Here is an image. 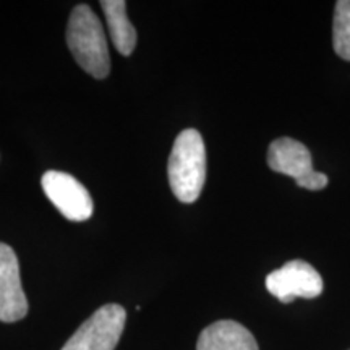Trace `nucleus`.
Wrapping results in <instances>:
<instances>
[{
  "label": "nucleus",
  "instance_id": "39448f33",
  "mask_svg": "<svg viewBox=\"0 0 350 350\" xmlns=\"http://www.w3.org/2000/svg\"><path fill=\"white\" fill-rule=\"evenodd\" d=\"M266 288L282 304H291L297 297L317 299L323 294L325 282L310 262L292 260L266 278Z\"/></svg>",
  "mask_w": 350,
  "mask_h": 350
},
{
  "label": "nucleus",
  "instance_id": "7ed1b4c3",
  "mask_svg": "<svg viewBox=\"0 0 350 350\" xmlns=\"http://www.w3.org/2000/svg\"><path fill=\"white\" fill-rule=\"evenodd\" d=\"M126 321L124 306L107 304L91 314L62 350H116Z\"/></svg>",
  "mask_w": 350,
  "mask_h": 350
},
{
  "label": "nucleus",
  "instance_id": "f257e3e1",
  "mask_svg": "<svg viewBox=\"0 0 350 350\" xmlns=\"http://www.w3.org/2000/svg\"><path fill=\"white\" fill-rule=\"evenodd\" d=\"M169 183L175 198L195 203L206 182V150L198 130H183L174 142L167 164Z\"/></svg>",
  "mask_w": 350,
  "mask_h": 350
},
{
  "label": "nucleus",
  "instance_id": "423d86ee",
  "mask_svg": "<svg viewBox=\"0 0 350 350\" xmlns=\"http://www.w3.org/2000/svg\"><path fill=\"white\" fill-rule=\"evenodd\" d=\"M42 190L51 203L64 214L68 221L83 222L93 214L94 204L86 187L77 180L73 175L47 170L42 175Z\"/></svg>",
  "mask_w": 350,
  "mask_h": 350
},
{
  "label": "nucleus",
  "instance_id": "f03ea898",
  "mask_svg": "<svg viewBox=\"0 0 350 350\" xmlns=\"http://www.w3.org/2000/svg\"><path fill=\"white\" fill-rule=\"evenodd\" d=\"M67 44L78 65L91 77L103 80L111 72L104 28L90 5H77L67 26Z\"/></svg>",
  "mask_w": 350,
  "mask_h": 350
},
{
  "label": "nucleus",
  "instance_id": "20e7f679",
  "mask_svg": "<svg viewBox=\"0 0 350 350\" xmlns=\"http://www.w3.org/2000/svg\"><path fill=\"white\" fill-rule=\"evenodd\" d=\"M268 165L274 172L292 177L297 185L306 190H323L327 175L313 169L312 154L304 143L282 137L274 139L268 150Z\"/></svg>",
  "mask_w": 350,
  "mask_h": 350
},
{
  "label": "nucleus",
  "instance_id": "1a4fd4ad",
  "mask_svg": "<svg viewBox=\"0 0 350 350\" xmlns=\"http://www.w3.org/2000/svg\"><path fill=\"white\" fill-rule=\"evenodd\" d=\"M111 33L112 42L122 55H130L137 46V29L126 16V3L124 0H103L100 2Z\"/></svg>",
  "mask_w": 350,
  "mask_h": 350
},
{
  "label": "nucleus",
  "instance_id": "9d476101",
  "mask_svg": "<svg viewBox=\"0 0 350 350\" xmlns=\"http://www.w3.org/2000/svg\"><path fill=\"white\" fill-rule=\"evenodd\" d=\"M332 47L340 59L350 62V0L336 2L332 21Z\"/></svg>",
  "mask_w": 350,
  "mask_h": 350
},
{
  "label": "nucleus",
  "instance_id": "0eeeda50",
  "mask_svg": "<svg viewBox=\"0 0 350 350\" xmlns=\"http://www.w3.org/2000/svg\"><path fill=\"white\" fill-rule=\"evenodd\" d=\"M28 314L16 253L0 242V321L16 323Z\"/></svg>",
  "mask_w": 350,
  "mask_h": 350
},
{
  "label": "nucleus",
  "instance_id": "6e6552de",
  "mask_svg": "<svg viewBox=\"0 0 350 350\" xmlns=\"http://www.w3.org/2000/svg\"><path fill=\"white\" fill-rule=\"evenodd\" d=\"M196 350H260L247 327L232 319H221L201 331Z\"/></svg>",
  "mask_w": 350,
  "mask_h": 350
}]
</instances>
